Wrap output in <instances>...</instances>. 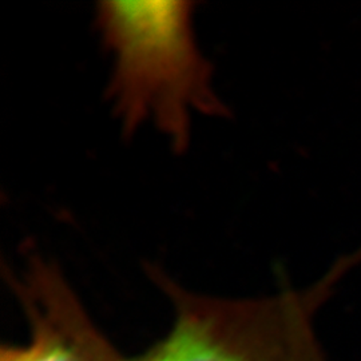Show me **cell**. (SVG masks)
<instances>
[{
	"instance_id": "cell-1",
	"label": "cell",
	"mask_w": 361,
	"mask_h": 361,
	"mask_svg": "<svg viewBox=\"0 0 361 361\" xmlns=\"http://www.w3.org/2000/svg\"><path fill=\"white\" fill-rule=\"evenodd\" d=\"M195 3L102 0L94 26L111 61L106 98L126 137L152 126L183 153L193 118H225L214 67L195 34Z\"/></svg>"
},
{
	"instance_id": "cell-2",
	"label": "cell",
	"mask_w": 361,
	"mask_h": 361,
	"mask_svg": "<svg viewBox=\"0 0 361 361\" xmlns=\"http://www.w3.org/2000/svg\"><path fill=\"white\" fill-rule=\"evenodd\" d=\"M361 261V250L340 258L322 280L273 296L231 298L202 295L161 267L146 273L173 310L168 334L137 355H125L102 334L99 361H325L314 316L337 283Z\"/></svg>"
},
{
	"instance_id": "cell-3",
	"label": "cell",
	"mask_w": 361,
	"mask_h": 361,
	"mask_svg": "<svg viewBox=\"0 0 361 361\" xmlns=\"http://www.w3.org/2000/svg\"><path fill=\"white\" fill-rule=\"evenodd\" d=\"M7 281L30 328L23 344L3 343L0 361H99L94 323L59 265L38 253L30 255Z\"/></svg>"
}]
</instances>
